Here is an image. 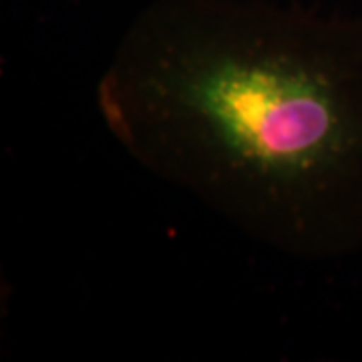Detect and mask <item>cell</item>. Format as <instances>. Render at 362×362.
Segmentation results:
<instances>
[{
  "mask_svg": "<svg viewBox=\"0 0 362 362\" xmlns=\"http://www.w3.org/2000/svg\"><path fill=\"white\" fill-rule=\"evenodd\" d=\"M97 105L141 168L302 259L362 233V26L276 0H156Z\"/></svg>",
  "mask_w": 362,
  "mask_h": 362,
  "instance_id": "cell-1",
  "label": "cell"
}]
</instances>
